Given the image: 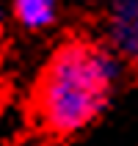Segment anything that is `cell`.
<instances>
[{"label": "cell", "mask_w": 138, "mask_h": 146, "mask_svg": "<svg viewBox=\"0 0 138 146\" xmlns=\"http://www.w3.org/2000/svg\"><path fill=\"white\" fill-rule=\"evenodd\" d=\"M3 33H6V14H3V8H0V41H3Z\"/></svg>", "instance_id": "4"}, {"label": "cell", "mask_w": 138, "mask_h": 146, "mask_svg": "<svg viewBox=\"0 0 138 146\" xmlns=\"http://www.w3.org/2000/svg\"><path fill=\"white\" fill-rule=\"evenodd\" d=\"M124 66L108 44L72 39L50 55L36 88L33 119L53 138H72L89 130L108 110Z\"/></svg>", "instance_id": "1"}, {"label": "cell", "mask_w": 138, "mask_h": 146, "mask_svg": "<svg viewBox=\"0 0 138 146\" xmlns=\"http://www.w3.org/2000/svg\"><path fill=\"white\" fill-rule=\"evenodd\" d=\"M61 0H11V14L25 31H44L58 19Z\"/></svg>", "instance_id": "3"}, {"label": "cell", "mask_w": 138, "mask_h": 146, "mask_svg": "<svg viewBox=\"0 0 138 146\" xmlns=\"http://www.w3.org/2000/svg\"><path fill=\"white\" fill-rule=\"evenodd\" d=\"M108 47L122 66H138V0H108Z\"/></svg>", "instance_id": "2"}]
</instances>
